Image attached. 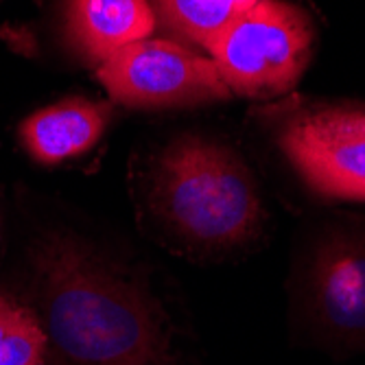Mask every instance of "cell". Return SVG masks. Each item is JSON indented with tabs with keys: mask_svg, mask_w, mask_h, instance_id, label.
<instances>
[{
	"mask_svg": "<svg viewBox=\"0 0 365 365\" xmlns=\"http://www.w3.org/2000/svg\"><path fill=\"white\" fill-rule=\"evenodd\" d=\"M48 335L36 311L0 295V365H44Z\"/></svg>",
	"mask_w": 365,
	"mask_h": 365,
	"instance_id": "obj_10",
	"label": "cell"
},
{
	"mask_svg": "<svg viewBox=\"0 0 365 365\" xmlns=\"http://www.w3.org/2000/svg\"><path fill=\"white\" fill-rule=\"evenodd\" d=\"M112 108L88 98H66L31 114L20 125V140L40 164H59L86 153L103 136Z\"/></svg>",
	"mask_w": 365,
	"mask_h": 365,
	"instance_id": "obj_8",
	"label": "cell"
},
{
	"mask_svg": "<svg viewBox=\"0 0 365 365\" xmlns=\"http://www.w3.org/2000/svg\"><path fill=\"white\" fill-rule=\"evenodd\" d=\"M284 158L324 197L365 202V108L313 106L278 129Z\"/></svg>",
	"mask_w": 365,
	"mask_h": 365,
	"instance_id": "obj_5",
	"label": "cell"
},
{
	"mask_svg": "<svg viewBox=\"0 0 365 365\" xmlns=\"http://www.w3.org/2000/svg\"><path fill=\"white\" fill-rule=\"evenodd\" d=\"M313 22L300 7L260 0L208 53L232 94L269 98L300 81L313 55Z\"/></svg>",
	"mask_w": 365,
	"mask_h": 365,
	"instance_id": "obj_3",
	"label": "cell"
},
{
	"mask_svg": "<svg viewBox=\"0 0 365 365\" xmlns=\"http://www.w3.org/2000/svg\"><path fill=\"white\" fill-rule=\"evenodd\" d=\"M98 81L129 108H182L230 98L210 57L171 40H140L98 63Z\"/></svg>",
	"mask_w": 365,
	"mask_h": 365,
	"instance_id": "obj_4",
	"label": "cell"
},
{
	"mask_svg": "<svg viewBox=\"0 0 365 365\" xmlns=\"http://www.w3.org/2000/svg\"><path fill=\"white\" fill-rule=\"evenodd\" d=\"M155 24L149 0H68L66 9L71 46L96 63L149 38Z\"/></svg>",
	"mask_w": 365,
	"mask_h": 365,
	"instance_id": "obj_7",
	"label": "cell"
},
{
	"mask_svg": "<svg viewBox=\"0 0 365 365\" xmlns=\"http://www.w3.org/2000/svg\"><path fill=\"white\" fill-rule=\"evenodd\" d=\"M256 3L260 0H149L164 31L206 51Z\"/></svg>",
	"mask_w": 365,
	"mask_h": 365,
	"instance_id": "obj_9",
	"label": "cell"
},
{
	"mask_svg": "<svg viewBox=\"0 0 365 365\" xmlns=\"http://www.w3.org/2000/svg\"><path fill=\"white\" fill-rule=\"evenodd\" d=\"M164 232L192 254H225L262 227V204L247 164L225 145L184 136L164 149L149 182Z\"/></svg>",
	"mask_w": 365,
	"mask_h": 365,
	"instance_id": "obj_2",
	"label": "cell"
},
{
	"mask_svg": "<svg viewBox=\"0 0 365 365\" xmlns=\"http://www.w3.org/2000/svg\"><path fill=\"white\" fill-rule=\"evenodd\" d=\"M46 335L71 365H182L136 276L71 243L38 256Z\"/></svg>",
	"mask_w": 365,
	"mask_h": 365,
	"instance_id": "obj_1",
	"label": "cell"
},
{
	"mask_svg": "<svg viewBox=\"0 0 365 365\" xmlns=\"http://www.w3.org/2000/svg\"><path fill=\"white\" fill-rule=\"evenodd\" d=\"M300 309L313 335L335 348L365 346V230H333L311 247Z\"/></svg>",
	"mask_w": 365,
	"mask_h": 365,
	"instance_id": "obj_6",
	"label": "cell"
}]
</instances>
